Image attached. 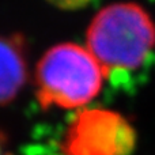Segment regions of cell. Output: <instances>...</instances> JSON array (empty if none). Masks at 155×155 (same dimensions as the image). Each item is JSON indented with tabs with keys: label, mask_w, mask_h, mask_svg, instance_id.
Returning <instances> with one entry per match:
<instances>
[{
	"label": "cell",
	"mask_w": 155,
	"mask_h": 155,
	"mask_svg": "<svg viewBox=\"0 0 155 155\" xmlns=\"http://www.w3.org/2000/svg\"><path fill=\"white\" fill-rule=\"evenodd\" d=\"M86 48L102 65L106 78L136 71L155 49V23L136 3H114L90 22Z\"/></svg>",
	"instance_id": "cell-1"
},
{
	"label": "cell",
	"mask_w": 155,
	"mask_h": 155,
	"mask_svg": "<svg viewBox=\"0 0 155 155\" xmlns=\"http://www.w3.org/2000/svg\"><path fill=\"white\" fill-rule=\"evenodd\" d=\"M106 79L102 65L87 48L59 44L51 48L35 68V94L42 109H78L99 94Z\"/></svg>",
	"instance_id": "cell-2"
},
{
	"label": "cell",
	"mask_w": 155,
	"mask_h": 155,
	"mask_svg": "<svg viewBox=\"0 0 155 155\" xmlns=\"http://www.w3.org/2000/svg\"><path fill=\"white\" fill-rule=\"evenodd\" d=\"M135 146L132 124L118 112L98 107L78 113L61 148L64 155H131Z\"/></svg>",
	"instance_id": "cell-3"
},
{
	"label": "cell",
	"mask_w": 155,
	"mask_h": 155,
	"mask_svg": "<svg viewBox=\"0 0 155 155\" xmlns=\"http://www.w3.org/2000/svg\"><path fill=\"white\" fill-rule=\"evenodd\" d=\"M26 80L27 57L23 35H0V105L15 99Z\"/></svg>",
	"instance_id": "cell-4"
},
{
	"label": "cell",
	"mask_w": 155,
	"mask_h": 155,
	"mask_svg": "<svg viewBox=\"0 0 155 155\" xmlns=\"http://www.w3.org/2000/svg\"><path fill=\"white\" fill-rule=\"evenodd\" d=\"M46 2L61 10H79V8L86 7L93 0H46Z\"/></svg>",
	"instance_id": "cell-5"
},
{
	"label": "cell",
	"mask_w": 155,
	"mask_h": 155,
	"mask_svg": "<svg viewBox=\"0 0 155 155\" xmlns=\"http://www.w3.org/2000/svg\"><path fill=\"white\" fill-rule=\"evenodd\" d=\"M0 155H12L10 148H8L7 137L4 136L3 132H0Z\"/></svg>",
	"instance_id": "cell-6"
}]
</instances>
